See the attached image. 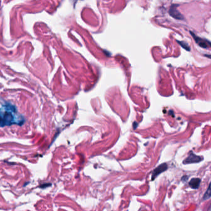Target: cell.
<instances>
[{
  "label": "cell",
  "instance_id": "8992f818",
  "mask_svg": "<svg viewBox=\"0 0 211 211\" xmlns=\"http://www.w3.org/2000/svg\"><path fill=\"white\" fill-rule=\"evenodd\" d=\"M201 179L198 178H192L189 182V185L193 189H198L201 184Z\"/></svg>",
  "mask_w": 211,
  "mask_h": 211
},
{
  "label": "cell",
  "instance_id": "277c9868",
  "mask_svg": "<svg viewBox=\"0 0 211 211\" xmlns=\"http://www.w3.org/2000/svg\"><path fill=\"white\" fill-rule=\"evenodd\" d=\"M168 168V165L166 163H164L157 166L152 173V180H154L159 175L164 172Z\"/></svg>",
  "mask_w": 211,
  "mask_h": 211
},
{
  "label": "cell",
  "instance_id": "5b68a950",
  "mask_svg": "<svg viewBox=\"0 0 211 211\" xmlns=\"http://www.w3.org/2000/svg\"><path fill=\"white\" fill-rule=\"evenodd\" d=\"M177 6H178V5H173L169 10V14L174 19H176L178 20H181L183 19V16L180 13V11L177 9Z\"/></svg>",
  "mask_w": 211,
  "mask_h": 211
},
{
  "label": "cell",
  "instance_id": "7a4b0ae2",
  "mask_svg": "<svg viewBox=\"0 0 211 211\" xmlns=\"http://www.w3.org/2000/svg\"><path fill=\"white\" fill-rule=\"evenodd\" d=\"M203 160V157L196 156L193 153H191L189 155L186 159H185L183 160V164L187 165V164H191V163H199L201 162Z\"/></svg>",
  "mask_w": 211,
  "mask_h": 211
},
{
  "label": "cell",
  "instance_id": "3957f363",
  "mask_svg": "<svg viewBox=\"0 0 211 211\" xmlns=\"http://www.w3.org/2000/svg\"><path fill=\"white\" fill-rule=\"evenodd\" d=\"M190 33L193 36L195 40L196 43L197 44H198L199 46H200L202 48H207L210 47V43L209 40H207V39L200 38V37L196 36V35H195L193 32H190Z\"/></svg>",
  "mask_w": 211,
  "mask_h": 211
},
{
  "label": "cell",
  "instance_id": "52a82bcc",
  "mask_svg": "<svg viewBox=\"0 0 211 211\" xmlns=\"http://www.w3.org/2000/svg\"><path fill=\"white\" fill-rule=\"evenodd\" d=\"M210 186L209 185L208 188H207V190L206 191V192L205 193V194L204 195V196H203V199L204 200H207L208 199H209L211 196V194H210Z\"/></svg>",
  "mask_w": 211,
  "mask_h": 211
},
{
  "label": "cell",
  "instance_id": "6da1fadb",
  "mask_svg": "<svg viewBox=\"0 0 211 211\" xmlns=\"http://www.w3.org/2000/svg\"><path fill=\"white\" fill-rule=\"evenodd\" d=\"M11 108L5 109L4 110H0V126L11 125L13 124H20L21 121L16 116Z\"/></svg>",
  "mask_w": 211,
  "mask_h": 211
},
{
  "label": "cell",
  "instance_id": "ba28073f",
  "mask_svg": "<svg viewBox=\"0 0 211 211\" xmlns=\"http://www.w3.org/2000/svg\"><path fill=\"white\" fill-rule=\"evenodd\" d=\"M178 43L180 44V45L181 47H183L184 49H186V50L188 51H189V50H190V48H189V47L188 45V44L186 43V42H184V41H178Z\"/></svg>",
  "mask_w": 211,
  "mask_h": 211
}]
</instances>
